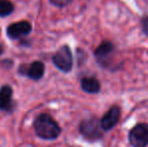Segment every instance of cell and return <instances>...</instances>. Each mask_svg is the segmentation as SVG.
Listing matches in <instances>:
<instances>
[{"instance_id": "1", "label": "cell", "mask_w": 148, "mask_h": 147, "mask_svg": "<svg viewBox=\"0 0 148 147\" xmlns=\"http://www.w3.org/2000/svg\"><path fill=\"white\" fill-rule=\"evenodd\" d=\"M34 130L42 139H56L60 133L59 124L47 114H40L34 121Z\"/></svg>"}, {"instance_id": "8", "label": "cell", "mask_w": 148, "mask_h": 147, "mask_svg": "<svg viewBox=\"0 0 148 147\" xmlns=\"http://www.w3.org/2000/svg\"><path fill=\"white\" fill-rule=\"evenodd\" d=\"M12 90L9 86H3L0 89V110L9 111L11 108Z\"/></svg>"}, {"instance_id": "3", "label": "cell", "mask_w": 148, "mask_h": 147, "mask_svg": "<svg viewBox=\"0 0 148 147\" xmlns=\"http://www.w3.org/2000/svg\"><path fill=\"white\" fill-rule=\"evenodd\" d=\"M80 131L85 137L90 140L99 139L103 136V129L101 127L100 121L95 118L83 121L80 125Z\"/></svg>"}, {"instance_id": "14", "label": "cell", "mask_w": 148, "mask_h": 147, "mask_svg": "<svg viewBox=\"0 0 148 147\" xmlns=\"http://www.w3.org/2000/svg\"><path fill=\"white\" fill-rule=\"evenodd\" d=\"M1 51H1V49H0V53H1Z\"/></svg>"}, {"instance_id": "13", "label": "cell", "mask_w": 148, "mask_h": 147, "mask_svg": "<svg viewBox=\"0 0 148 147\" xmlns=\"http://www.w3.org/2000/svg\"><path fill=\"white\" fill-rule=\"evenodd\" d=\"M142 27H143V30H144L145 34H148V17L143 18V20H142Z\"/></svg>"}, {"instance_id": "11", "label": "cell", "mask_w": 148, "mask_h": 147, "mask_svg": "<svg viewBox=\"0 0 148 147\" xmlns=\"http://www.w3.org/2000/svg\"><path fill=\"white\" fill-rule=\"evenodd\" d=\"M13 11V4L9 0H0V16H7Z\"/></svg>"}, {"instance_id": "2", "label": "cell", "mask_w": 148, "mask_h": 147, "mask_svg": "<svg viewBox=\"0 0 148 147\" xmlns=\"http://www.w3.org/2000/svg\"><path fill=\"white\" fill-rule=\"evenodd\" d=\"M53 64L62 72H70L73 68V55L68 45L62 46L53 57Z\"/></svg>"}, {"instance_id": "6", "label": "cell", "mask_w": 148, "mask_h": 147, "mask_svg": "<svg viewBox=\"0 0 148 147\" xmlns=\"http://www.w3.org/2000/svg\"><path fill=\"white\" fill-rule=\"evenodd\" d=\"M31 31V25L27 21L14 22L7 27V34L11 38H20V37L27 36Z\"/></svg>"}, {"instance_id": "10", "label": "cell", "mask_w": 148, "mask_h": 147, "mask_svg": "<svg viewBox=\"0 0 148 147\" xmlns=\"http://www.w3.org/2000/svg\"><path fill=\"white\" fill-rule=\"evenodd\" d=\"M113 49H114V46L111 42L105 41V42L101 43V44L98 46V49H96V51H95V55L100 62H103L104 59L113 51Z\"/></svg>"}, {"instance_id": "7", "label": "cell", "mask_w": 148, "mask_h": 147, "mask_svg": "<svg viewBox=\"0 0 148 147\" xmlns=\"http://www.w3.org/2000/svg\"><path fill=\"white\" fill-rule=\"evenodd\" d=\"M45 73V65L41 62H33L29 67L24 68V74L32 80H39Z\"/></svg>"}, {"instance_id": "12", "label": "cell", "mask_w": 148, "mask_h": 147, "mask_svg": "<svg viewBox=\"0 0 148 147\" xmlns=\"http://www.w3.org/2000/svg\"><path fill=\"white\" fill-rule=\"evenodd\" d=\"M73 0H51V2L56 6H59V7H62V6L68 5L69 3H71Z\"/></svg>"}, {"instance_id": "5", "label": "cell", "mask_w": 148, "mask_h": 147, "mask_svg": "<svg viewBox=\"0 0 148 147\" xmlns=\"http://www.w3.org/2000/svg\"><path fill=\"white\" fill-rule=\"evenodd\" d=\"M120 119V108L113 106L100 120V124L103 130H110L118 123Z\"/></svg>"}, {"instance_id": "4", "label": "cell", "mask_w": 148, "mask_h": 147, "mask_svg": "<svg viewBox=\"0 0 148 147\" xmlns=\"http://www.w3.org/2000/svg\"><path fill=\"white\" fill-rule=\"evenodd\" d=\"M129 140L134 147H146L148 145V124L141 123L133 127L129 134Z\"/></svg>"}, {"instance_id": "9", "label": "cell", "mask_w": 148, "mask_h": 147, "mask_svg": "<svg viewBox=\"0 0 148 147\" xmlns=\"http://www.w3.org/2000/svg\"><path fill=\"white\" fill-rule=\"evenodd\" d=\"M82 88L85 92L90 94H96L101 89L100 82L94 77H86L82 80Z\"/></svg>"}]
</instances>
